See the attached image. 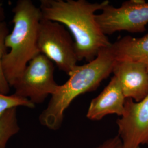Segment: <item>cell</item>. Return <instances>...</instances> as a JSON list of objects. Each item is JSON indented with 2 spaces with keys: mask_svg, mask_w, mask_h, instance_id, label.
I'll return each instance as SVG.
<instances>
[{
  "mask_svg": "<svg viewBox=\"0 0 148 148\" xmlns=\"http://www.w3.org/2000/svg\"><path fill=\"white\" fill-rule=\"evenodd\" d=\"M116 60H128L143 64L148 71V33L139 38L126 36L112 43Z\"/></svg>",
  "mask_w": 148,
  "mask_h": 148,
  "instance_id": "cell-10",
  "label": "cell"
},
{
  "mask_svg": "<svg viewBox=\"0 0 148 148\" xmlns=\"http://www.w3.org/2000/svg\"><path fill=\"white\" fill-rule=\"evenodd\" d=\"M109 2L91 3L86 0H41L42 18L58 22L74 37L79 61L93 60L110 42L96 21V11L102 10Z\"/></svg>",
  "mask_w": 148,
  "mask_h": 148,
  "instance_id": "cell-1",
  "label": "cell"
},
{
  "mask_svg": "<svg viewBox=\"0 0 148 148\" xmlns=\"http://www.w3.org/2000/svg\"><path fill=\"white\" fill-rule=\"evenodd\" d=\"M9 33L5 22L0 21V93L3 95H8L11 87L5 79L2 68V60L8 52L5 46V38Z\"/></svg>",
  "mask_w": 148,
  "mask_h": 148,
  "instance_id": "cell-12",
  "label": "cell"
},
{
  "mask_svg": "<svg viewBox=\"0 0 148 148\" xmlns=\"http://www.w3.org/2000/svg\"><path fill=\"white\" fill-rule=\"evenodd\" d=\"M5 11L2 2L0 1V21H4Z\"/></svg>",
  "mask_w": 148,
  "mask_h": 148,
  "instance_id": "cell-15",
  "label": "cell"
},
{
  "mask_svg": "<svg viewBox=\"0 0 148 148\" xmlns=\"http://www.w3.org/2000/svg\"><path fill=\"white\" fill-rule=\"evenodd\" d=\"M93 148H123V146L121 140L117 135L106 140L103 143Z\"/></svg>",
  "mask_w": 148,
  "mask_h": 148,
  "instance_id": "cell-14",
  "label": "cell"
},
{
  "mask_svg": "<svg viewBox=\"0 0 148 148\" xmlns=\"http://www.w3.org/2000/svg\"><path fill=\"white\" fill-rule=\"evenodd\" d=\"M18 106L32 109L35 107V106L29 99L18 96L14 93L8 95L0 93V116L8 110Z\"/></svg>",
  "mask_w": 148,
  "mask_h": 148,
  "instance_id": "cell-13",
  "label": "cell"
},
{
  "mask_svg": "<svg viewBox=\"0 0 148 148\" xmlns=\"http://www.w3.org/2000/svg\"><path fill=\"white\" fill-rule=\"evenodd\" d=\"M116 59L112 43L101 49L93 60L77 65L69 74V79L59 85L51 95L46 108L39 116L40 123L56 131L62 126L64 112L77 96L95 90L111 73Z\"/></svg>",
  "mask_w": 148,
  "mask_h": 148,
  "instance_id": "cell-2",
  "label": "cell"
},
{
  "mask_svg": "<svg viewBox=\"0 0 148 148\" xmlns=\"http://www.w3.org/2000/svg\"><path fill=\"white\" fill-rule=\"evenodd\" d=\"M37 47L40 53L68 75L77 66L79 60L71 34L58 22L42 18L38 31Z\"/></svg>",
  "mask_w": 148,
  "mask_h": 148,
  "instance_id": "cell-4",
  "label": "cell"
},
{
  "mask_svg": "<svg viewBox=\"0 0 148 148\" xmlns=\"http://www.w3.org/2000/svg\"><path fill=\"white\" fill-rule=\"evenodd\" d=\"M112 73L116 76L125 98L138 102L148 95V71L143 64L116 60Z\"/></svg>",
  "mask_w": 148,
  "mask_h": 148,
  "instance_id": "cell-8",
  "label": "cell"
},
{
  "mask_svg": "<svg viewBox=\"0 0 148 148\" xmlns=\"http://www.w3.org/2000/svg\"><path fill=\"white\" fill-rule=\"evenodd\" d=\"M54 72L53 62L40 53L29 63L13 85L14 94L27 98L35 106L42 103L59 87L54 78Z\"/></svg>",
  "mask_w": 148,
  "mask_h": 148,
  "instance_id": "cell-5",
  "label": "cell"
},
{
  "mask_svg": "<svg viewBox=\"0 0 148 148\" xmlns=\"http://www.w3.org/2000/svg\"><path fill=\"white\" fill-rule=\"evenodd\" d=\"M17 108L8 110L0 116V148H6L9 140L19 132Z\"/></svg>",
  "mask_w": 148,
  "mask_h": 148,
  "instance_id": "cell-11",
  "label": "cell"
},
{
  "mask_svg": "<svg viewBox=\"0 0 148 148\" xmlns=\"http://www.w3.org/2000/svg\"><path fill=\"white\" fill-rule=\"evenodd\" d=\"M14 27L5 38L10 51L2 60V68L8 84L13 87L29 63L40 54L37 47L41 11L30 0H19L13 9Z\"/></svg>",
  "mask_w": 148,
  "mask_h": 148,
  "instance_id": "cell-3",
  "label": "cell"
},
{
  "mask_svg": "<svg viewBox=\"0 0 148 148\" xmlns=\"http://www.w3.org/2000/svg\"><path fill=\"white\" fill-rule=\"evenodd\" d=\"M101 11V14L96 15V21L106 35L121 31L140 33L146 30L148 24V2L127 1L119 7L109 3Z\"/></svg>",
  "mask_w": 148,
  "mask_h": 148,
  "instance_id": "cell-6",
  "label": "cell"
},
{
  "mask_svg": "<svg viewBox=\"0 0 148 148\" xmlns=\"http://www.w3.org/2000/svg\"><path fill=\"white\" fill-rule=\"evenodd\" d=\"M126 99L120 83L114 75L101 93L90 101L86 116L93 121L101 120L110 114L121 117L124 114Z\"/></svg>",
  "mask_w": 148,
  "mask_h": 148,
  "instance_id": "cell-9",
  "label": "cell"
},
{
  "mask_svg": "<svg viewBox=\"0 0 148 148\" xmlns=\"http://www.w3.org/2000/svg\"><path fill=\"white\" fill-rule=\"evenodd\" d=\"M116 123L123 148L148 144V95L138 102L127 98L124 114Z\"/></svg>",
  "mask_w": 148,
  "mask_h": 148,
  "instance_id": "cell-7",
  "label": "cell"
}]
</instances>
